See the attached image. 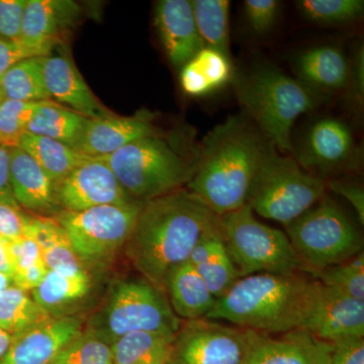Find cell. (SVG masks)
I'll list each match as a JSON object with an SVG mask.
<instances>
[{
	"instance_id": "28",
	"label": "cell",
	"mask_w": 364,
	"mask_h": 364,
	"mask_svg": "<svg viewBox=\"0 0 364 364\" xmlns=\"http://www.w3.org/2000/svg\"><path fill=\"white\" fill-rule=\"evenodd\" d=\"M18 147L39 164L54 184L58 183L80 163L88 159L65 144L30 133L23 136Z\"/></svg>"
},
{
	"instance_id": "40",
	"label": "cell",
	"mask_w": 364,
	"mask_h": 364,
	"mask_svg": "<svg viewBox=\"0 0 364 364\" xmlns=\"http://www.w3.org/2000/svg\"><path fill=\"white\" fill-rule=\"evenodd\" d=\"M9 252L13 259L14 273L43 261L37 241L28 235L9 242Z\"/></svg>"
},
{
	"instance_id": "12",
	"label": "cell",
	"mask_w": 364,
	"mask_h": 364,
	"mask_svg": "<svg viewBox=\"0 0 364 364\" xmlns=\"http://www.w3.org/2000/svg\"><path fill=\"white\" fill-rule=\"evenodd\" d=\"M59 207L80 212L100 205H126L136 203L121 186L107 163L88 158L55 184Z\"/></svg>"
},
{
	"instance_id": "4",
	"label": "cell",
	"mask_w": 364,
	"mask_h": 364,
	"mask_svg": "<svg viewBox=\"0 0 364 364\" xmlns=\"http://www.w3.org/2000/svg\"><path fill=\"white\" fill-rule=\"evenodd\" d=\"M239 102L265 140L282 153H293L291 131L301 114L314 111L326 95L272 66H261L237 79Z\"/></svg>"
},
{
	"instance_id": "38",
	"label": "cell",
	"mask_w": 364,
	"mask_h": 364,
	"mask_svg": "<svg viewBox=\"0 0 364 364\" xmlns=\"http://www.w3.org/2000/svg\"><path fill=\"white\" fill-rule=\"evenodd\" d=\"M282 2L277 0H245L244 14L254 33H267L272 30L279 18Z\"/></svg>"
},
{
	"instance_id": "13",
	"label": "cell",
	"mask_w": 364,
	"mask_h": 364,
	"mask_svg": "<svg viewBox=\"0 0 364 364\" xmlns=\"http://www.w3.org/2000/svg\"><path fill=\"white\" fill-rule=\"evenodd\" d=\"M355 152L350 128L336 117H327L309 129L296 156L299 164L305 168L335 172L351 167Z\"/></svg>"
},
{
	"instance_id": "45",
	"label": "cell",
	"mask_w": 364,
	"mask_h": 364,
	"mask_svg": "<svg viewBox=\"0 0 364 364\" xmlns=\"http://www.w3.org/2000/svg\"><path fill=\"white\" fill-rule=\"evenodd\" d=\"M36 57L20 40L0 38V78L18 62Z\"/></svg>"
},
{
	"instance_id": "48",
	"label": "cell",
	"mask_w": 364,
	"mask_h": 364,
	"mask_svg": "<svg viewBox=\"0 0 364 364\" xmlns=\"http://www.w3.org/2000/svg\"><path fill=\"white\" fill-rule=\"evenodd\" d=\"M0 273L9 275L13 279L14 267L11 252H9V241L0 240Z\"/></svg>"
},
{
	"instance_id": "6",
	"label": "cell",
	"mask_w": 364,
	"mask_h": 364,
	"mask_svg": "<svg viewBox=\"0 0 364 364\" xmlns=\"http://www.w3.org/2000/svg\"><path fill=\"white\" fill-rule=\"evenodd\" d=\"M181 327L163 291L145 279L117 282L86 331L111 345L127 334L152 332L177 334Z\"/></svg>"
},
{
	"instance_id": "21",
	"label": "cell",
	"mask_w": 364,
	"mask_h": 364,
	"mask_svg": "<svg viewBox=\"0 0 364 364\" xmlns=\"http://www.w3.org/2000/svg\"><path fill=\"white\" fill-rule=\"evenodd\" d=\"M296 72V78L304 85L325 95L347 90L350 64L336 46H318L299 55Z\"/></svg>"
},
{
	"instance_id": "1",
	"label": "cell",
	"mask_w": 364,
	"mask_h": 364,
	"mask_svg": "<svg viewBox=\"0 0 364 364\" xmlns=\"http://www.w3.org/2000/svg\"><path fill=\"white\" fill-rule=\"evenodd\" d=\"M220 228L219 215L181 188L143 203L124 248L143 279L165 294L169 272L188 261L196 244Z\"/></svg>"
},
{
	"instance_id": "42",
	"label": "cell",
	"mask_w": 364,
	"mask_h": 364,
	"mask_svg": "<svg viewBox=\"0 0 364 364\" xmlns=\"http://www.w3.org/2000/svg\"><path fill=\"white\" fill-rule=\"evenodd\" d=\"M329 364H364V337L333 342Z\"/></svg>"
},
{
	"instance_id": "50",
	"label": "cell",
	"mask_w": 364,
	"mask_h": 364,
	"mask_svg": "<svg viewBox=\"0 0 364 364\" xmlns=\"http://www.w3.org/2000/svg\"><path fill=\"white\" fill-rule=\"evenodd\" d=\"M13 284V279L9 275L4 274V273H0V294L6 289L7 287L11 286Z\"/></svg>"
},
{
	"instance_id": "33",
	"label": "cell",
	"mask_w": 364,
	"mask_h": 364,
	"mask_svg": "<svg viewBox=\"0 0 364 364\" xmlns=\"http://www.w3.org/2000/svg\"><path fill=\"white\" fill-rule=\"evenodd\" d=\"M299 13L311 23L324 26H344L360 20L363 0H299Z\"/></svg>"
},
{
	"instance_id": "18",
	"label": "cell",
	"mask_w": 364,
	"mask_h": 364,
	"mask_svg": "<svg viewBox=\"0 0 364 364\" xmlns=\"http://www.w3.org/2000/svg\"><path fill=\"white\" fill-rule=\"evenodd\" d=\"M152 117L109 116L88 119L82 136L74 148L88 158L107 156L132 142L146 136H156Z\"/></svg>"
},
{
	"instance_id": "23",
	"label": "cell",
	"mask_w": 364,
	"mask_h": 364,
	"mask_svg": "<svg viewBox=\"0 0 364 364\" xmlns=\"http://www.w3.org/2000/svg\"><path fill=\"white\" fill-rule=\"evenodd\" d=\"M234 79L231 57L212 48L203 47L181 71L184 93L193 97H207Z\"/></svg>"
},
{
	"instance_id": "29",
	"label": "cell",
	"mask_w": 364,
	"mask_h": 364,
	"mask_svg": "<svg viewBox=\"0 0 364 364\" xmlns=\"http://www.w3.org/2000/svg\"><path fill=\"white\" fill-rule=\"evenodd\" d=\"M51 318L28 291L14 284L0 294V328L14 338Z\"/></svg>"
},
{
	"instance_id": "37",
	"label": "cell",
	"mask_w": 364,
	"mask_h": 364,
	"mask_svg": "<svg viewBox=\"0 0 364 364\" xmlns=\"http://www.w3.org/2000/svg\"><path fill=\"white\" fill-rule=\"evenodd\" d=\"M51 364H112L111 345L85 331L64 347Z\"/></svg>"
},
{
	"instance_id": "17",
	"label": "cell",
	"mask_w": 364,
	"mask_h": 364,
	"mask_svg": "<svg viewBox=\"0 0 364 364\" xmlns=\"http://www.w3.org/2000/svg\"><path fill=\"white\" fill-rule=\"evenodd\" d=\"M154 23L166 56L177 68L186 65L205 47L188 0L158 2Z\"/></svg>"
},
{
	"instance_id": "31",
	"label": "cell",
	"mask_w": 364,
	"mask_h": 364,
	"mask_svg": "<svg viewBox=\"0 0 364 364\" xmlns=\"http://www.w3.org/2000/svg\"><path fill=\"white\" fill-rule=\"evenodd\" d=\"M193 16L203 46L231 57L228 0H193Z\"/></svg>"
},
{
	"instance_id": "20",
	"label": "cell",
	"mask_w": 364,
	"mask_h": 364,
	"mask_svg": "<svg viewBox=\"0 0 364 364\" xmlns=\"http://www.w3.org/2000/svg\"><path fill=\"white\" fill-rule=\"evenodd\" d=\"M9 181L18 207L42 215L54 214L58 210L55 184L20 147L9 149Z\"/></svg>"
},
{
	"instance_id": "43",
	"label": "cell",
	"mask_w": 364,
	"mask_h": 364,
	"mask_svg": "<svg viewBox=\"0 0 364 364\" xmlns=\"http://www.w3.org/2000/svg\"><path fill=\"white\" fill-rule=\"evenodd\" d=\"M363 46H359L356 51L354 52V57L350 64V74H349V82L347 86V93L351 98L352 102L358 105V107H363L364 95V58H363Z\"/></svg>"
},
{
	"instance_id": "19",
	"label": "cell",
	"mask_w": 364,
	"mask_h": 364,
	"mask_svg": "<svg viewBox=\"0 0 364 364\" xmlns=\"http://www.w3.org/2000/svg\"><path fill=\"white\" fill-rule=\"evenodd\" d=\"M43 73L51 98L88 119L109 116L68 57H43Z\"/></svg>"
},
{
	"instance_id": "36",
	"label": "cell",
	"mask_w": 364,
	"mask_h": 364,
	"mask_svg": "<svg viewBox=\"0 0 364 364\" xmlns=\"http://www.w3.org/2000/svg\"><path fill=\"white\" fill-rule=\"evenodd\" d=\"M40 104L7 98L0 102V146L7 149L18 147L31 117Z\"/></svg>"
},
{
	"instance_id": "30",
	"label": "cell",
	"mask_w": 364,
	"mask_h": 364,
	"mask_svg": "<svg viewBox=\"0 0 364 364\" xmlns=\"http://www.w3.org/2000/svg\"><path fill=\"white\" fill-rule=\"evenodd\" d=\"M2 92L7 100L42 102L51 100L45 85L43 57L18 62L0 78Z\"/></svg>"
},
{
	"instance_id": "10",
	"label": "cell",
	"mask_w": 364,
	"mask_h": 364,
	"mask_svg": "<svg viewBox=\"0 0 364 364\" xmlns=\"http://www.w3.org/2000/svg\"><path fill=\"white\" fill-rule=\"evenodd\" d=\"M143 203L100 205L80 212L60 213L61 225L81 261H98L126 245L135 228Z\"/></svg>"
},
{
	"instance_id": "11",
	"label": "cell",
	"mask_w": 364,
	"mask_h": 364,
	"mask_svg": "<svg viewBox=\"0 0 364 364\" xmlns=\"http://www.w3.org/2000/svg\"><path fill=\"white\" fill-rule=\"evenodd\" d=\"M256 334L210 318L186 321L167 364H244Z\"/></svg>"
},
{
	"instance_id": "5",
	"label": "cell",
	"mask_w": 364,
	"mask_h": 364,
	"mask_svg": "<svg viewBox=\"0 0 364 364\" xmlns=\"http://www.w3.org/2000/svg\"><path fill=\"white\" fill-rule=\"evenodd\" d=\"M98 159L109 165L127 193L141 203L181 189L198 163L188 161L158 135L136 140Z\"/></svg>"
},
{
	"instance_id": "47",
	"label": "cell",
	"mask_w": 364,
	"mask_h": 364,
	"mask_svg": "<svg viewBox=\"0 0 364 364\" xmlns=\"http://www.w3.org/2000/svg\"><path fill=\"white\" fill-rule=\"evenodd\" d=\"M0 203L18 207L9 181V149L0 146Z\"/></svg>"
},
{
	"instance_id": "3",
	"label": "cell",
	"mask_w": 364,
	"mask_h": 364,
	"mask_svg": "<svg viewBox=\"0 0 364 364\" xmlns=\"http://www.w3.org/2000/svg\"><path fill=\"white\" fill-rule=\"evenodd\" d=\"M318 286V280L306 272L240 277L205 318L268 335L304 330Z\"/></svg>"
},
{
	"instance_id": "35",
	"label": "cell",
	"mask_w": 364,
	"mask_h": 364,
	"mask_svg": "<svg viewBox=\"0 0 364 364\" xmlns=\"http://www.w3.org/2000/svg\"><path fill=\"white\" fill-rule=\"evenodd\" d=\"M315 277L323 286L359 301H364L363 251L351 259L326 268L317 273Z\"/></svg>"
},
{
	"instance_id": "44",
	"label": "cell",
	"mask_w": 364,
	"mask_h": 364,
	"mask_svg": "<svg viewBox=\"0 0 364 364\" xmlns=\"http://www.w3.org/2000/svg\"><path fill=\"white\" fill-rule=\"evenodd\" d=\"M327 188L333 193L344 198L358 214L359 224H364V191L363 188L354 182L343 181H331L327 182Z\"/></svg>"
},
{
	"instance_id": "46",
	"label": "cell",
	"mask_w": 364,
	"mask_h": 364,
	"mask_svg": "<svg viewBox=\"0 0 364 364\" xmlns=\"http://www.w3.org/2000/svg\"><path fill=\"white\" fill-rule=\"evenodd\" d=\"M48 272L49 269L46 267L44 261H40L32 267L14 273L13 284L23 291H32L40 286Z\"/></svg>"
},
{
	"instance_id": "16",
	"label": "cell",
	"mask_w": 364,
	"mask_h": 364,
	"mask_svg": "<svg viewBox=\"0 0 364 364\" xmlns=\"http://www.w3.org/2000/svg\"><path fill=\"white\" fill-rule=\"evenodd\" d=\"M332 348L306 330L279 337L257 333L244 364H329Z\"/></svg>"
},
{
	"instance_id": "14",
	"label": "cell",
	"mask_w": 364,
	"mask_h": 364,
	"mask_svg": "<svg viewBox=\"0 0 364 364\" xmlns=\"http://www.w3.org/2000/svg\"><path fill=\"white\" fill-rule=\"evenodd\" d=\"M304 330L329 343L349 337H364V301L339 293L320 282Z\"/></svg>"
},
{
	"instance_id": "41",
	"label": "cell",
	"mask_w": 364,
	"mask_h": 364,
	"mask_svg": "<svg viewBox=\"0 0 364 364\" xmlns=\"http://www.w3.org/2000/svg\"><path fill=\"white\" fill-rule=\"evenodd\" d=\"M28 219L18 207L0 203V240L13 241L26 235Z\"/></svg>"
},
{
	"instance_id": "22",
	"label": "cell",
	"mask_w": 364,
	"mask_h": 364,
	"mask_svg": "<svg viewBox=\"0 0 364 364\" xmlns=\"http://www.w3.org/2000/svg\"><path fill=\"white\" fill-rule=\"evenodd\" d=\"M172 311L186 321L207 317L217 299L213 296L200 273L186 261L169 272L164 284Z\"/></svg>"
},
{
	"instance_id": "2",
	"label": "cell",
	"mask_w": 364,
	"mask_h": 364,
	"mask_svg": "<svg viewBox=\"0 0 364 364\" xmlns=\"http://www.w3.org/2000/svg\"><path fill=\"white\" fill-rule=\"evenodd\" d=\"M268 145L247 117H228L203 140L188 191L219 217L243 208Z\"/></svg>"
},
{
	"instance_id": "26",
	"label": "cell",
	"mask_w": 364,
	"mask_h": 364,
	"mask_svg": "<svg viewBox=\"0 0 364 364\" xmlns=\"http://www.w3.org/2000/svg\"><path fill=\"white\" fill-rule=\"evenodd\" d=\"M87 121L88 117L47 100L41 102L33 112L26 133L47 136L65 144L74 150Z\"/></svg>"
},
{
	"instance_id": "25",
	"label": "cell",
	"mask_w": 364,
	"mask_h": 364,
	"mask_svg": "<svg viewBox=\"0 0 364 364\" xmlns=\"http://www.w3.org/2000/svg\"><path fill=\"white\" fill-rule=\"evenodd\" d=\"M65 4L53 0H28L18 40L36 57L49 56L59 36Z\"/></svg>"
},
{
	"instance_id": "39",
	"label": "cell",
	"mask_w": 364,
	"mask_h": 364,
	"mask_svg": "<svg viewBox=\"0 0 364 364\" xmlns=\"http://www.w3.org/2000/svg\"><path fill=\"white\" fill-rule=\"evenodd\" d=\"M26 4L28 0H0V38L20 39Z\"/></svg>"
},
{
	"instance_id": "51",
	"label": "cell",
	"mask_w": 364,
	"mask_h": 364,
	"mask_svg": "<svg viewBox=\"0 0 364 364\" xmlns=\"http://www.w3.org/2000/svg\"><path fill=\"white\" fill-rule=\"evenodd\" d=\"M4 100V92H2V88H1V85H0V102H2V100Z\"/></svg>"
},
{
	"instance_id": "9",
	"label": "cell",
	"mask_w": 364,
	"mask_h": 364,
	"mask_svg": "<svg viewBox=\"0 0 364 364\" xmlns=\"http://www.w3.org/2000/svg\"><path fill=\"white\" fill-rule=\"evenodd\" d=\"M220 222L223 241L240 277L306 272L287 234L258 221L250 205L222 215Z\"/></svg>"
},
{
	"instance_id": "27",
	"label": "cell",
	"mask_w": 364,
	"mask_h": 364,
	"mask_svg": "<svg viewBox=\"0 0 364 364\" xmlns=\"http://www.w3.org/2000/svg\"><path fill=\"white\" fill-rule=\"evenodd\" d=\"M176 335L135 332L111 344L112 364H167Z\"/></svg>"
},
{
	"instance_id": "8",
	"label": "cell",
	"mask_w": 364,
	"mask_h": 364,
	"mask_svg": "<svg viewBox=\"0 0 364 364\" xmlns=\"http://www.w3.org/2000/svg\"><path fill=\"white\" fill-rule=\"evenodd\" d=\"M286 231L306 272L314 277L363 251L358 227L343 208L326 196L287 225Z\"/></svg>"
},
{
	"instance_id": "32",
	"label": "cell",
	"mask_w": 364,
	"mask_h": 364,
	"mask_svg": "<svg viewBox=\"0 0 364 364\" xmlns=\"http://www.w3.org/2000/svg\"><path fill=\"white\" fill-rule=\"evenodd\" d=\"M91 289L87 272L65 275L49 270L40 286L31 291L38 305L52 315L53 311L85 298Z\"/></svg>"
},
{
	"instance_id": "24",
	"label": "cell",
	"mask_w": 364,
	"mask_h": 364,
	"mask_svg": "<svg viewBox=\"0 0 364 364\" xmlns=\"http://www.w3.org/2000/svg\"><path fill=\"white\" fill-rule=\"evenodd\" d=\"M26 235L37 241L48 269L65 275L86 272L82 261L74 252L65 231L56 219L28 217Z\"/></svg>"
},
{
	"instance_id": "34",
	"label": "cell",
	"mask_w": 364,
	"mask_h": 364,
	"mask_svg": "<svg viewBox=\"0 0 364 364\" xmlns=\"http://www.w3.org/2000/svg\"><path fill=\"white\" fill-rule=\"evenodd\" d=\"M195 268L217 299L224 296L240 279L223 241L222 233L215 240L214 248L207 259Z\"/></svg>"
},
{
	"instance_id": "49",
	"label": "cell",
	"mask_w": 364,
	"mask_h": 364,
	"mask_svg": "<svg viewBox=\"0 0 364 364\" xmlns=\"http://www.w3.org/2000/svg\"><path fill=\"white\" fill-rule=\"evenodd\" d=\"M14 337L0 328V359L6 355L13 342Z\"/></svg>"
},
{
	"instance_id": "15",
	"label": "cell",
	"mask_w": 364,
	"mask_h": 364,
	"mask_svg": "<svg viewBox=\"0 0 364 364\" xmlns=\"http://www.w3.org/2000/svg\"><path fill=\"white\" fill-rule=\"evenodd\" d=\"M83 332L78 317H52L14 337L0 364H51Z\"/></svg>"
},
{
	"instance_id": "7",
	"label": "cell",
	"mask_w": 364,
	"mask_h": 364,
	"mask_svg": "<svg viewBox=\"0 0 364 364\" xmlns=\"http://www.w3.org/2000/svg\"><path fill=\"white\" fill-rule=\"evenodd\" d=\"M327 181L301 168L294 158L282 156L269 144L257 170L247 205L254 213L291 224L326 196Z\"/></svg>"
}]
</instances>
